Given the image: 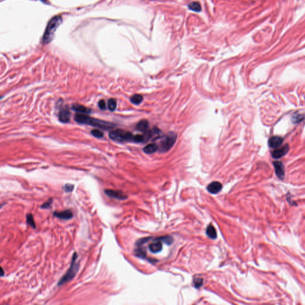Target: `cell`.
I'll return each mask as SVG.
<instances>
[{
    "instance_id": "9",
    "label": "cell",
    "mask_w": 305,
    "mask_h": 305,
    "mask_svg": "<svg viewBox=\"0 0 305 305\" xmlns=\"http://www.w3.org/2000/svg\"><path fill=\"white\" fill-rule=\"evenodd\" d=\"M53 215L55 217L63 220H69L73 218L74 216L73 212L70 210H66L62 212H54Z\"/></svg>"
},
{
    "instance_id": "8",
    "label": "cell",
    "mask_w": 305,
    "mask_h": 305,
    "mask_svg": "<svg viewBox=\"0 0 305 305\" xmlns=\"http://www.w3.org/2000/svg\"><path fill=\"white\" fill-rule=\"evenodd\" d=\"M59 118L60 122L63 123H67L70 121V112L67 106L64 107L60 110L59 114Z\"/></svg>"
},
{
    "instance_id": "14",
    "label": "cell",
    "mask_w": 305,
    "mask_h": 305,
    "mask_svg": "<svg viewBox=\"0 0 305 305\" xmlns=\"http://www.w3.org/2000/svg\"><path fill=\"white\" fill-rule=\"evenodd\" d=\"M72 109L81 114L90 113L91 111L90 109L87 108L82 105H80V104H74V105L72 106Z\"/></svg>"
},
{
    "instance_id": "28",
    "label": "cell",
    "mask_w": 305,
    "mask_h": 305,
    "mask_svg": "<svg viewBox=\"0 0 305 305\" xmlns=\"http://www.w3.org/2000/svg\"><path fill=\"white\" fill-rule=\"evenodd\" d=\"M99 107L101 110H106V103L104 100H101L99 102Z\"/></svg>"
},
{
    "instance_id": "20",
    "label": "cell",
    "mask_w": 305,
    "mask_h": 305,
    "mask_svg": "<svg viewBox=\"0 0 305 305\" xmlns=\"http://www.w3.org/2000/svg\"><path fill=\"white\" fill-rule=\"evenodd\" d=\"M26 222H27V223L29 225V226H30L32 228H36L35 223V221H34V219L33 215H32L31 213H28L27 215V216H26Z\"/></svg>"
},
{
    "instance_id": "3",
    "label": "cell",
    "mask_w": 305,
    "mask_h": 305,
    "mask_svg": "<svg viewBox=\"0 0 305 305\" xmlns=\"http://www.w3.org/2000/svg\"><path fill=\"white\" fill-rule=\"evenodd\" d=\"M61 21L60 16H55L53 18L49 23L46 28L44 35L43 36V41L45 43H49L51 41L55 31L59 26Z\"/></svg>"
},
{
    "instance_id": "6",
    "label": "cell",
    "mask_w": 305,
    "mask_h": 305,
    "mask_svg": "<svg viewBox=\"0 0 305 305\" xmlns=\"http://www.w3.org/2000/svg\"><path fill=\"white\" fill-rule=\"evenodd\" d=\"M104 192L105 194L111 198H116L117 200H123L127 198L126 195H125L123 192L119 190H104Z\"/></svg>"
},
{
    "instance_id": "4",
    "label": "cell",
    "mask_w": 305,
    "mask_h": 305,
    "mask_svg": "<svg viewBox=\"0 0 305 305\" xmlns=\"http://www.w3.org/2000/svg\"><path fill=\"white\" fill-rule=\"evenodd\" d=\"M109 137L114 141H132L134 135L132 133L125 131L121 130H117L116 131H111L109 133Z\"/></svg>"
},
{
    "instance_id": "12",
    "label": "cell",
    "mask_w": 305,
    "mask_h": 305,
    "mask_svg": "<svg viewBox=\"0 0 305 305\" xmlns=\"http://www.w3.org/2000/svg\"><path fill=\"white\" fill-rule=\"evenodd\" d=\"M289 150L288 145H285L284 147L277 149L272 152V157L274 159H279L285 155Z\"/></svg>"
},
{
    "instance_id": "24",
    "label": "cell",
    "mask_w": 305,
    "mask_h": 305,
    "mask_svg": "<svg viewBox=\"0 0 305 305\" xmlns=\"http://www.w3.org/2000/svg\"><path fill=\"white\" fill-rule=\"evenodd\" d=\"M194 287L197 288H200L203 284V279L201 278H196L194 279Z\"/></svg>"
},
{
    "instance_id": "29",
    "label": "cell",
    "mask_w": 305,
    "mask_h": 305,
    "mask_svg": "<svg viewBox=\"0 0 305 305\" xmlns=\"http://www.w3.org/2000/svg\"><path fill=\"white\" fill-rule=\"evenodd\" d=\"M53 202V200L52 199H50L48 200V201L45 203H44L42 206H41V208H43V209H48L49 208L50 206H51V204Z\"/></svg>"
},
{
    "instance_id": "17",
    "label": "cell",
    "mask_w": 305,
    "mask_h": 305,
    "mask_svg": "<svg viewBox=\"0 0 305 305\" xmlns=\"http://www.w3.org/2000/svg\"><path fill=\"white\" fill-rule=\"evenodd\" d=\"M206 234L209 237L212 239H215L217 237V232H216L215 228L212 225L210 224L208 225L206 229Z\"/></svg>"
},
{
    "instance_id": "13",
    "label": "cell",
    "mask_w": 305,
    "mask_h": 305,
    "mask_svg": "<svg viewBox=\"0 0 305 305\" xmlns=\"http://www.w3.org/2000/svg\"><path fill=\"white\" fill-rule=\"evenodd\" d=\"M283 142V138L281 136H274L271 137L269 140V146L271 148H275L281 145Z\"/></svg>"
},
{
    "instance_id": "26",
    "label": "cell",
    "mask_w": 305,
    "mask_h": 305,
    "mask_svg": "<svg viewBox=\"0 0 305 305\" xmlns=\"http://www.w3.org/2000/svg\"><path fill=\"white\" fill-rule=\"evenodd\" d=\"M303 115H296L294 116H293V121L294 123H298L301 122L302 120H303Z\"/></svg>"
},
{
    "instance_id": "27",
    "label": "cell",
    "mask_w": 305,
    "mask_h": 305,
    "mask_svg": "<svg viewBox=\"0 0 305 305\" xmlns=\"http://www.w3.org/2000/svg\"><path fill=\"white\" fill-rule=\"evenodd\" d=\"M74 188V186L70 184H66V185L65 186V187H64V190H65L66 192H72V191H73Z\"/></svg>"
},
{
    "instance_id": "7",
    "label": "cell",
    "mask_w": 305,
    "mask_h": 305,
    "mask_svg": "<svg viewBox=\"0 0 305 305\" xmlns=\"http://www.w3.org/2000/svg\"><path fill=\"white\" fill-rule=\"evenodd\" d=\"M149 250L153 253H157L161 252L163 248V244L160 237L153 240V242L148 246Z\"/></svg>"
},
{
    "instance_id": "15",
    "label": "cell",
    "mask_w": 305,
    "mask_h": 305,
    "mask_svg": "<svg viewBox=\"0 0 305 305\" xmlns=\"http://www.w3.org/2000/svg\"><path fill=\"white\" fill-rule=\"evenodd\" d=\"M136 128L142 132H146L149 128V123L147 120H141L136 125Z\"/></svg>"
},
{
    "instance_id": "25",
    "label": "cell",
    "mask_w": 305,
    "mask_h": 305,
    "mask_svg": "<svg viewBox=\"0 0 305 305\" xmlns=\"http://www.w3.org/2000/svg\"><path fill=\"white\" fill-rule=\"evenodd\" d=\"M145 139H144V136L141 135H134L133 138V141L136 142H143Z\"/></svg>"
},
{
    "instance_id": "22",
    "label": "cell",
    "mask_w": 305,
    "mask_h": 305,
    "mask_svg": "<svg viewBox=\"0 0 305 305\" xmlns=\"http://www.w3.org/2000/svg\"><path fill=\"white\" fill-rule=\"evenodd\" d=\"M160 239H161L162 242L169 245V244H171L173 242V238L171 237V236H165V237H160Z\"/></svg>"
},
{
    "instance_id": "21",
    "label": "cell",
    "mask_w": 305,
    "mask_h": 305,
    "mask_svg": "<svg viewBox=\"0 0 305 305\" xmlns=\"http://www.w3.org/2000/svg\"><path fill=\"white\" fill-rule=\"evenodd\" d=\"M117 103L115 99H110L108 100V109L111 111H113L116 110Z\"/></svg>"
},
{
    "instance_id": "19",
    "label": "cell",
    "mask_w": 305,
    "mask_h": 305,
    "mask_svg": "<svg viewBox=\"0 0 305 305\" xmlns=\"http://www.w3.org/2000/svg\"><path fill=\"white\" fill-rule=\"evenodd\" d=\"M188 8L191 10L196 11V12H200L202 9L201 5H200L199 3L198 2L191 3L188 5Z\"/></svg>"
},
{
    "instance_id": "16",
    "label": "cell",
    "mask_w": 305,
    "mask_h": 305,
    "mask_svg": "<svg viewBox=\"0 0 305 305\" xmlns=\"http://www.w3.org/2000/svg\"><path fill=\"white\" fill-rule=\"evenodd\" d=\"M158 149H159V147L157 146V144L152 143V144H148L147 146H146L144 148L143 150L146 154L150 155V154L154 153V152H155Z\"/></svg>"
},
{
    "instance_id": "30",
    "label": "cell",
    "mask_w": 305,
    "mask_h": 305,
    "mask_svg": "<svg viewBox=\"0 0 305 305\" xmlns=\"http://www.w3.org/2000/svg\"><path fill=\"white\" fill-rule=\"evenodd\" d=\"M4 275V271L2 267H0V277H3Z\"/></svg>"
},
{
    "instance_id": "5",
    "label": "cell",
    "mask_w": 305,
    "mask_h": 305,
    "mask_svg": "<svg viewBox=\"0 0 305 305\" xmlns=\"http://www.w3.org/2000/svg\"><path fill=\"white\" fill-rule=\"evenodd\" d=\"M176 137L177 136L175 132H170L166 135L160 144V151L163 152L169 151L175 143Z\"/></svg>"
},
{
    "instance_id": "11",
    "label": "cell",
    "mask_w": 305,
    "mask_h": 305,
    "mask_svg": "<svg viewBox=\"0 0 305 305\" xmlns=\"http://www.w3.org/2000/svg\"><path fill=\"white\" fill-rule=\"evenodd\" d=\"M274 166L275 167V173L278 178L281 179H283L284 178L285 172H284V167L282 162H274Z\"/></svg>"
},
{
    "instance_id": "18",
    "label": "cell",
    "mask_w": 305,
    "mask_h": 305,
    "mask_svg": "<svg viewBox=\"0 0 305 305\" xmlns=\"http://www.w3.org/2000/svg\"><path fill=\"white\" fill-rule=\"evenodd\" d=\"M143 100V97L140 94H135L131 97V101L136 105L140 104Z\"/></svg>"
},
{
    "instance_id": "23",
    "label": "cell",
    "mask_w": 305,
    "mask_h": 305,
    "mask_svg": "<svg viewBox=\"0 0 305 305\" xmlns=\"http://www.w3.org/2000/svg\"><path fill=\"white\" fill-rule=\"evenodd\" d=\"M91 134L96 138H100L103 137L104 134L99 130H93L91 131Z\"/></svg>"
},
{
    "instance_id": "1",
    "label": "cell",
    "mask_w": 305,
    "mask_h": 305,
    "mask_svg": "<svg viewBox=\"0 0 305 305\" xmlns=\"http://www.w3.org/2000/svg\"><path fill=\"white\" fill-rule=\"evenodd\" d=\"M75 120L76 122L79 123L91 125L94 127L105 130L113 129L115 127V125L113 123L104 121V120L92 118L81 113L76 114L75 116Z\"/></svg>"
},
{
    "instance_id": "2",
    "label": "cell",
    "mask_w": 305,
    "mask_h": 305,
    "mask_svg": "<svg viewBox=\"0 0 305 305\" xmlns=\"http://www.w3.org/2000/svg\"><path fill=\"white\" fill-rule=\"evenodd\" d=\"M78 258V255L76 253H74L73 254V257H72V260L70 265V267L66 274L64 275L59 281L58 283V285H61L64 284L66 283L68 281H70V280L73 279L75 276L76 275L77 272L79 269V263H76V260Z\"/></svg>"
},
{
    "instance_id": "10",
    "label": "cell",
    "mask_w": 305,
    "mask_h": 305,
    "mask_svg": "<svg viewBox=\"0 0 305 305\" xmlns=\"http://www.w3.org/2000/svg\"><path fill=\"white\" fill-rule=\"evenodd\" d=\"M222 184L217 181H214L209 184L207 189L208 191L211 192V194H217L222 190Z\"/></svg>"
}]
</instances>
